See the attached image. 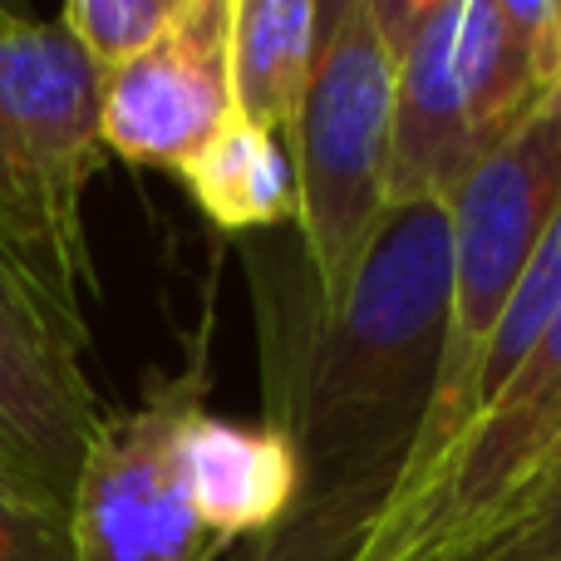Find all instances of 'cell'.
<instances>
[{"mask_svg":"<svg viewBox=\"0 0 561 561\" xmlns=\"http://www.w3.org/2000/svg\"><path fill=\"white\" fill-rule=\"evenodd\" d=\"M448 300L444 203L385 213L355 286L330 316L310 300L296 350L266 345L272 419L296 448L300 493L262 542L222 561H345L394 493L428 394Z\"/></svg>","mask_w":561,"mask_h":561,"instance_id":"obj_1","label":"cell"},{"mask_svg":"<svg viewBox=\"0 0 561 561\" xmlns=\"http://www.w3.org/2000/svg\"><path fill=\"white\" fill-rule=\"evenodd\" d=\"M444 213L448 300L434 394H428L424 424L409 444V458L399 468V483L385 497V507L399 503L458 444V434L483 409V365L488 350H493V335L503 325L507 306H513L517 280L527 276L533 256L542 252L547 232L561 217V79L552 84V94L458 183Z\"/></svg>","mask_w":561,"mask_h":561,"instance_id":"obj_2","label":"cell"},{"mask_svg":"<svg viewBox=\"0 0 561 561\" xmlns=\"http://www.w3.org/2000/svg\"><path fill=\"white\" fill-rule=\"evenodd\" d=\"M104 75L55 20L0 5V232L39 286L84 320L99 290L84 193L104 168Z\"/></svg>","mask_w":561,"mask_h":561,"instance_id":"obj_3","label":"cell"},{"mask_svg":"<svg viewBox=\"0 0 561 561\" xmlns=\"http://www.w3.org/2000/svg\"><path fill=\"white\" fill-rule=\"evenodd\" d=\"M389 138H394V55L369 0L320 5L316 65L290 134L296 232L310 300L320 316L340 306L385 222Z\"/></svg>","mask_w":561,"mask_h":561,"instance_id":"obj_4","label":"cell"},{"mask_svg":"<svg viewBox=\"0 0 561 561\" xmlns=\"http://www.w3.org/2000/svg\"><path fill=\"white\" fill-rule=\"evenodd\" d=\"M207 359L148 385L134 409H108L89 444L69 547L75 561H222L227 547L203 527L183 478V434L203 414Z\"/></svg>","mask_w":561,"mask_h":561,"instance_id":"obj_5","label":"cell"},{"mask_svg":"<svg viewBox=\"0 0 561 561\" xmlns=\"http://www.w3.org/2000/svg\"><path fill=\"white\" fill-rule=\"evenodd\" d=\"M108 419L89 379V320L69 316L0 232V444L69 513L89 444Z\"/></svg>","mask_w":561,"mask_h":561,"instance_id":"obj_6","label":"cell"},{"mask_svg":"<svg viewBox=\"0 0 561 561\" xmlns=\"http://www.w3.org/2000/svg\"><path fill=\"white\" fill-rule=\"evenodd\" d=\"M232 118V0H187L148 55L104 79L99 138L124 163L178 173Z\"/></svg>","mask_w":561,"mask_h":561,"instance_id":"obj_7","label":"cell"},{"mask_svg":"<svg viewBox=\"0 0 561 561\" xmlns=\"http://www.w3.org/2000/svg\"><path fill=\"white\" fill-rule=\"evenodd\" d=\"M394 55V138L385 207L448 203L483 163L458 69L463 0H369Z\"/></svg>","mask_w":561,"mask_h":561,"instance_id":"obj_8","label":"cell"},{"mask_svg":"<svg viewBox=\"0 0 561 561\" xmlns=\"http://www.w3.org/2000/svg\"><path fill=\"white\" fill-rule=\"evenodd\" d=\"M183 478L203 527L227 552L272 537L300 493L296 448L280 428L232 424L207 409L183 434Z\"/></svg>","mask_w":561,"mask_h":561,"instance_id":"obj_9","label":"cell"},{"mask_svg":"<svg viewBox=\"0 0 561 561\" xmlns=\"http://www.w3.org/2000/svg\"><path fill=\"white\" fill-rule=\"evenodd\" d=\"M458 69L483 158L552 94V0H463Z\"/></svg>","mask_w":561,"mask_h":561,"instance_id":"obj_10","label":"cell"},{"mask_svg":"<svg viewBox=\"0 0 561 561\" xmlns=\"http://www.w3.org/2000/svg\"><path fill=\"white\" fill-rule=\"evenodd\" d=\"M316 0H232V108L290 144L316 65Z\"/></svg>","mask_w":561,"mask_h":561,"instance_id":"obj_11","label":"cell"},{"mask_svg":"<svg viewBox=\"0 0 561 561\" xmlns=\"http://www.w3.org/2000/svg\"><path fill=\"white\" fill-rule=\"evenodd\" d=\"M183 183L207 222L222 232H272L296 227V163L276 134L232 118L222 134H213L183 168Z\"/></svg>","mask_w":561,"mask_h":561,"instance_id":"obj_12","label":"cell"},{"mask_svg":"<svg viewBox=\"0 0 561 561\" xmlns=\"http://www.w3.org/2000/svg\"><path fill=\"white\" fill-rule=\"evenodd\" d=\"M187 0H69L59 10V25L69 30L84 59L99 75H118L138 55L158 45L178 25Z\"/></svg>","mask_w":561,"mask_h":561,"instance_id":"obj_13","label":"cell"},{"mask_svg":"<svg viewBox=\"0 0 561 561\" xmlns=\"http://www.w3.org/2000/svg\"><path fill=\"white\" fill-rule=\"evenodd\" d=\"M0 561H75L69 513L0 463Z\"/></svg>","mask_w":561,"mask_h":561,"instance_id":"obj_14","label":"cell"},{"mask_svg":"<svg viewBox=\"0 0 561 561\" xmlns=\"http://www.w3.org/2000/svg\"><path fill=\"white\" fill-rule=\"evenodd\" d=\"M552 513H561V438L552 444V454H547L542 463L533 468V478H527V483L517 488V493L507 497V503L497 507V513L488 517L483 527H478L473 542H468L454 561H473V557H483L488 547L507 542V537H517L523 527L542 523V517H552Z\"/></svg>","mask_w":561,"mask_h":561,"instance_id":"obj_15","label":"cell"},{"mask_svg":"<svg viewBox=\"0 0 561 561\" xmlns=\"http://www.w3.org/2000/svg\"><path fill=\"white\" fill-rule=\"evenodd\" d=\"M473 561H561V513L542 517V523H533V527H523L517 537L488 547V552L473 557Z\"/></svg>","mask_w":561,"mask_h":561,"instance_id":"obj_16","label":"cell"},{"mask_svg":"<svg viewBox=\"0 0 561 561\" xmlns=\"http://www.w3.org/2000/svg\"><path fill=\"white\" fill-rule=\"evenodd\" d=\"M552 55L561 65V0H552Z\"/></svg>","mask_w":561,"mask_h":561,"instance_id":"obj_17","label":"cell"},{"mask_svg":"<svg viewBox=\"0 0 561 561\" xmlns=\"http://www.w3.org/2000/svg\"><path fill=\"white\" fill-rule=\"evenodd\" d=\"M0 463H5V468H10V473H15V478H25V473H20V468H15V458L5 454V444H0ZM25 483H30V478H25ZM30 488H35V483H30Z\"/></svg>","mask_w":561,"mask_h":561,"instance_id":"obj_18","label":"cell"}]
</instances>
